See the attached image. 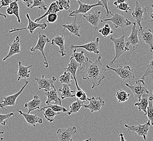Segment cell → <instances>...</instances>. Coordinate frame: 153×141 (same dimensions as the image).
I'll return each instance as SVG.
<instances>
[{
  "label": "cell",
  "mask_w": 153,
  "mask_h": 141,
  "mask_svg": "<svg viewBox=\"0 0 153 141\" xmlns=\"http://www.w3.org/2000/svg\"><path fill=\"white\" fill-rule=\"evenodd\" d=\"M102 56H100L94 62L88 59L84 64L80 66L76 72V75L79 74L82 79L86 80L92 84V89L100 85L103 80L105 78L104 75L107 68L104 69L101 61Z\"/></svg>",
  "instance_id": "cell-1"
},
{
  "label": "cell",
  "mask_w": 153,
  "mask_h": 141,
  "mask_svg": "<svg viewBox=\"0 0 153 141\" xmlns=\"http://www.w3.org/2000/svg\"><path fill=\"white\" fill-rule=\"evenodd\" d=\"M123 35L119 38H115L111 36L110 40L112 41L114 45L115 48V56L114 58L111 62V64H113L114 62L118 59L124 53L129 50V45L126 41V35L122 30Z\"/></svg>",
  "instance_id": "cell-2"
},
{
  "label": "cell",
  "mask_w": 153,
  "mask_h": 141,
  "mask_svg": "<svg viewBox=\"0 0 153 141\" xmlns=\"http://www.w3.org/2000/svg\"><path fill=\"white\" fill-rule=\"evenodd\" d=\"M108 70H113L116 74L120 76L122 80L125 82L130 83L131 80L135 79V74L129 65L117 66V68H111L109 65H106Z\"/></svg>",
  "instance_id": "cell-3"
},
{
  "label": "cell",
  "mask_w": 153,
  "mask_h": 141,
  "mask_svg": "<svg viewBox=\"0 0 153 141\" xmlns=\"http://www.w3.org/2000/svg\"><path fill=\"white\" fill-rule=\"evenodd\" d=\"M149 11V8L148 7H143L138 1H136L135 7L131 13V15L135 20V22L139 26V30L143 29V27L142 26V22L144 20V16L147 15Z\"/></svg>",
  "instance_id": "cell-4"
},
{
  "label": "cell",
  "mask_w": 153,
  "mask_h": 141,
  "mask_svg": "<svg viewBox=\"0 0 153 141\" xmlns=\"http://www.w3.org/2000/svg\"><path fill=\"white\" fill-rule=\"evenodd\" d=\"M39 37L38 40L37 42V44L35 46L32 47L30 50L31 52H36V50H39L42 54L44 58L45 62L44 64L45 65V68H48V63L47 62L46 56H45V48L46 45L47 44H50L51 42L49 38L47 36V35H45L44 34H42L40 33V30H39Z\"/></svg>",
  "instance_id": "cell-5"
},
{
  "label": "cell",
  "mask_w": 153,
  "mask_h": 141,
  "mask_svg": "<svg viewBox=\"0 0 153 141\" xmlns=\"http://www.w3.org/2000/svg\"><path fill=\"white\" fill-rule=\"evenodd\" d=\"M112 18L105 19L101 20V22L110 21L112 23L113 26L115 28H118L121 27L122 30H124V28L127 27L133 24V22L129 20L127 18H125L124 16L118 14V13H115V14H112Z\"/></svg>",
  "instance_id": "cell-6"
},
{
  "label": "cell",
  "mask_w": 153,
  "mask_h": 141,
  "mask_svg": "<svg viewBox=\"0 0 153 141\" xmlns=\"http://www.w3.org/2000/svg\"><path fill=\"white\" fill-rule=\"evenodd\" d=\"M126 85L131 90L135 97L138 100L144 94H149V91L147 88L146 85L143 79H141L136 80L135 84L133 85H131L128 83H126Z\"/></svg>",
  "instance_id": "cell-7"
},
{
  "label": "cell",
  "mask_w": 153,
  "mask_h": 141,
  "mask_svg": "<svg viewBox=\"0 0 153 141\" xmlns=\"http://www.w3.org/2000/svg\"><path fill=\"white\" fill-rule=\"evenodd\" d=\"M79 4V7L78 9H76L75 10L72 11L69 10L70 12V16H74V20H76L77 15L79 14H85L90 12L94 7H96L97 6H100L103 7V4L100 1H98L97 3L94 4H86L82 2V0H76Z\"/></svg>",
  "instance_id": "cell-8"
},
{
  "label": "cell",
  "mask_w": 153,
  "mask_h": 141,
  "mask_svg": "<svg viewBox=\"0 0 153 141\" xmlns=\"http://www.w3.org/2000/svg\"><path fill=\"white\" fill-rule=\"evenodd\" d=\"M26 18L28 19V24L27 27L25 28H11L9 30V33H12L13 32H18L20 30H28L30 31V34H33V33L34 32L35 30L37 28H40L41 30H44L47 28V24L46 23H38L35 22L34 21H32L31 20V19L30 18V15L28 13H27L26 14Z\"/></svg>",
  "instance_id": "cell-9"
},
{
  "label": "cell",
  "mask_w": 153,
  "mask_h": 141,
  "mask_svg": "<svg viewBox=\"0 0 153 141\" xmlns=\"http://www.w3.org/2000/svg\"><path fill=\"white\" fill-rule=\"evenodd\" d=\"M150 125L151 123L150 121H148L146 123L143 124H139L136 126V125L130 126L128 124H125L124 126L127 128L128 130L136 132L139 136L142 137L144 140H146L148 134L150 129Z\"/></svg>",
  "instance_id": "cell-10"
},
{
  "label": "cell",
  "mask_w": 153,
  "mask_h": 141,
  "mask_svg": "<svg viewBox=\"0 0 153 141\" xmlns=\"http://www.w3.org/2000/svg\"><path fill=\"white\" fill-rule=\"evenodd\" d=\"M88 102L87 105H83L82 107L89 109L91 113L100 111L102 107L105 105V102L100 97L88 98Z\"/></svg>",
  "instance_id": "cell-11"
},
{
  "label": "cell",
  "mask_w": 153,
  "mask_h": 141,
  "mask_svg": "<svg viewBox=\"0 0 153 141\" xmlns=\"http://www.w3.org/2000/svg\"><path fill=\"white\" fill-rule=\"evenodd\" d=\"M30 82L26 81L25 84L22 88H21L20 90L18 91L15 94L8 96L3 98V100L0 103V108L2 109H5V108L8 106H14L16 104V101L17 100L18 97L24 91V89L26 87V86L29 84Z\"/></svg>",
  "instance_id": "cell-12"
},
{
  "label": "cell",
  "mask_w": 153,
  "mask_h": 141,
  "mask_svg": "<svg viewBox=\"0 0 153 141\" xmlns=\"http://www.w3.org/2000/svg\"><path fill=\"white\" fill-rule=\"evenodd\" d=\"M101 14L102 12L100 11H93L92 10H91L90 13H88L83 15V18L85 19L88 22L91 24L95 30H97L98 28L99 24L101 22Z\"/></svg>",
  "instance_id": "cell-13"
},
{
  "label": "cell",
  "mask_w": 153,
  "mask_h": 141,
  "mask_svg": "<svg viewBox=\"0 0 153 141\" xmlns=\"http://www.w3.org/2000/svg\"><path fill=\"white\" fill-rule=\"evenodd\" d=\"M35 80L38 84L39 90H44L45 92L49 91L54 85V82H56V76H53L51 78H48L42 75L41 78H36Z\"/></svg>",
  "instance_id": "cell-14"
},
{
  "label": "cell",
  "mask_w": 153,
  "mask_h": 141,
  "mask_svg": "<svg viewBox=\"0 0 153 141\" xmlns=\"http://www.w3.org/2000/svg\"><path fill=\"white\" fill-rule=\"evenodd\" d=\"M100 42V39L98 37H97L96 40L94 41H91L88 42L86 44L82 45H74V44H72L70 46V48H84L87 50L90 53H94L98 54L100 53V50H99V44Z\"/></svg>",
  "instance_id": "cell-15"
},
{
  "label": "cell",
  "mask_w": 153,
  "mask_h": 141,
  "mask_svg": "<svg viewBox=\"0 0 153 141\" xmlns=\"http://www.w3.org/2000/svg\"><path fill=\"white\" fill-rule=\"evenodd\" d=\"M133 26L131 28V32L127 39V42L129 45L133 46V51L136 50L140 44V40L138 38L139 29L137 28V24L133 22Z\"/></svg>",
  "instance_id": "cell-16"
},
{
  "label": "cell",
  "mask_w": 153,
  "mask_h": 141,
  "mask_svg": "<svg viewBox=\"0 0 153 141\" xmlns=\"http://www.w3.org/2000/svg\"><path fill=\"white\" fill-rule=\"evenodd\" d=\"M76 132V128L75 126H71L66 129H59L56 134L59 141H70L72 136L75 135Z\"/></svg>",
  "instance_id": "cell-17"
},
{
  "label": "cell",
  "mask_w": 153,
  "mask_h": 141,
  "mask_svg": "<svg viewBox=\"0 0 153 141\" xmlns=\"http://www.w3.org/2000/svg\"><path fill=\"white\" fill-rule=\"evenodd\" d=\"M10 46L9 52L8 54L3 59V62H5L9 58L12 57L15 54L21 53V50L20 38L16 36V38L12 44H9Z\"/></svg>",
  "instance_id": "cell-18"
},
{
  "label": "cell",
  "mask_w": 153,
  "mask_h": 141,
  "mask_svg": "<svg viewBox=\"0 0 153 141\" xmlns=\"http://www.w3.org/2000/svg\"><path fill=\"white\" fill-rule=\"evenodd\" d=\"M139 34L142 41L147 45L151 52H153V33L150 29L139 30Z\"/></svg>",
  "instance_id": "cell-19"
},
{
  "label": "cell",
  "mask_w": 153,
  "mask_h": 141,
  "mask_svg": "<svg viewBox=\"0 0 153 141\" xmlns=\"http://www.w3.org/2000/svg\"><path fill=\"white\" fill-rule=\"evenodd\" d=\"M18 112L19 113V115L22 116L25 118L27 123L28 124V125L30 126L36 127V124H42L43 123L42 118L39 117L36 115L25 113L22 111L21 110H18Z\"/></svg>",
  "instance_id": "cell-20"
},
{
  "label": "cell",
  "mask_w": 153,
  "mask_h": 141,
  "mask_svg": "<svg viewBox=\"0 0 153 141\" xmlns=\"http://www.w3.org/2000/svg\"><path fill=\"white\" fill-rule=\"evenodd\" d=\"M45 94L47 97V100L45 102L47 105L51 104L52 102H54L56 104L62 105V99L59 98L58 92L54 86H53L50 91L45 92Z\"/></svg>",
  "instance_id": "cell-21"
},
{
  "label": "cell",
  "mask_w": 153,
  "mask_h": 141,
  "mask_svg": "<svg viewBox=\"0 0 153 141\" xmlns=\"http://www.w3.org/2000/svg\"><path fill=\"white\" fill-rule=\"evenodd\" d=\"M65 37L63 35H56L52 40L50 44L57 45L59 47V52L62 56H66V51L65 47Z\"/></svg>",
  "instance_id": "cell-22"
},
{
  "label": "cell",
  "mask_w": 153,
  "mask_h": 141,
  "mask_svg": "<svg viewBox=\"0 0 153 141\" xmlns=\"http://www.w3.org/2000/svg\"><path fill=\"white\" fill-rule=\"evenodd\" d=\"M42 103V100L39 98L38 94H34L32 100L28 102V103H25L24 108L28 110V112L30 114L32 111L36 110H39L40 109V105Z\"/></svg>",
  "instance_id": "cell-23"
},
{
  "label": "cell",
  "mask_w": 153,
  "mask_h": 141,
  "mask_svg": "<svg viewBox=\"0 0 153 141\" xmlns=\"http://www.w3.org/2000/svg\"><path fill=\"white\" fill-rule=\"evenodd\" d=\"M19 69L18 71V81L21 79H26L30 76V68H32V65L25 66L22 64L21 62H19Z\"/></svg>",
  "instance_id": "cell-24"
},
{
  "label": "cell",
  "mask_w": 153,
  "mask_h": 141,
  "mask_svg": "<svg viewBox=\"0 0 153 141\" xmlns=\"http://www.w3.org/2000/svg\"><path fill=\"white\" fill-rule=\"evenodd\" d=\"M20 0H15L14 1H13L8 7L7 9V13L9 15H15L18 19V22L21 23L20 17L19 14V6L18 4V2Z\"/></svg>",
  "instance_id": "cell-25"
},
{
  "label": "cell",
  "mask_w": 153,
  "mask_h": 141,
  "mask_svg": "<svg viewBox=\"0 0 153 141\" xmlns=\"http://www.w3.org/2000/svg\"><path fill=\"white\" fill-rule=\"evenodd\" d=\"M62 27L64 28V30L65 29H67L70 33V35L72 34L78 37H80L79 30L80 28L82 27V26L76 24V20L74 21V22L71 24H63Z\"/></svg>",
  "instance_id": "cell-26"
},
{
  "label": "cell",
  "mask_w": 153,
  "mask_h": 141,
  "mask_svg": "<svg viewBox=\"0 0 153 141\" xmlns=\"http://www.w3.org/2000/svg\"><path fill=\"white\" fill-rule=\"evenodd\" d=\"M80 66L81 65L76 62L74 56L71 55L69 64H68V66L66 68H64V70L65 71L70 72L73 76L76 77V72L78 68L80 67Z\"/></svg>",
  "instance_id": "cell-27"
},
{
  "label": "cell",
  "mask_w": 153,
  "mask_h": 141,
  "mask_svg": "<svg viewBox=\"0 0 153 141\" xmlns=\"http://www.w3.org/2000/svg\"><path fill=\"white\" fill-rule=\"evenodd\" d=\"M148 94H146L142 96V97L138 100V102L134 104V105L137 106L139 111L144 112V115H147V109L149 104Z\"/></svg>",
  "instance_id": "cell-28"
},
{
  "label": "cell",
  "mask_w": 153,
  "mask_h": 141,
  "mask_svg": "<svg viewBox=\"0 0 153 141\" xmlns=\"http://www.w3.org/2000/svg\"><path fill=\"white\" fill-rule=\"evenodd\" d=\"M59 91L61 92L60 97L62 100L67 98H74L75 97L76 91L71 90L70 86L67 84H62V88H59Z\"/></svg>",
  "instance_id": "cell-29"
},
{
  "label": "cell",
  "mask_w": 153,
  "mask_h": 141,
  "mask_svg": "<svg viewBox=\"0 0 153 141\" xmlns=\"http://www.w3.org/2000/svg\"><path fill=\"white\" fill-rule=\"evenodd\" d=\"M60 12V10L59 9V7L57 5L56 1H54L53 2L51 3L48 8L47 9V12H46L44 14L42 15L41 16H38V18L36 19L34 21L38 22H39L42 19L46 18L49 14H51V13H58V12Z\"/></svg>",
  "instance_id": "cell-30"
},
{
  "label": "cell",
  "mask_w": 153,
  "mask_h": 141,
  "mask_svg": "<svg viewBox=\"0 0 153 141\" xmlns=\"http://www.w3.org/2000/svg\"><path fill=\"white\" fill-rule=\"evenodd\" d=\"M74 78L76 88V90L75 92V97H76V99H78L82 101H84L85 102H88V97L87 96L85 92V91L80 88L79 86L78 85L76 77L74 76Z\"/></svg>",
  "instance_id": "cell-31"
},
{
  "label": "cell",
  "mask_w": 153,
  "mask_h": 141,
  "mask_svg": "<svg viewBox=\"0 0 153 141\" xmlns=\"http://www.w3.org/2000/svg\"><path fill=\"white\" fill-rule=\"evenodd\" d=\"M72 56H74L76 62H78L81 66L84 64L88 59V58L84 55V52L83 51L78 52L76 51V48H74Z\"/></svg>",
  "instance_id": "cell-32"
},
{
  "label": "cell",
  "mask_w": 153,
  "mask_h": 141,
  "mask_svg": "<svg viewBox=\"0 0 153 141\" xmlns=\"http://www.w3.org/2000/svg\"><path fill=\"white\" fill-rule=\"evenodd\" d=\"M84 103H85V102L82 101L78 99H76V102L71 103V105L70 106V111L68 112V113H67L68 115H71L73 114L78 113Z\"/></svg>",
  "instance_id": "cell-33"
},
{
  "label": "cell",
  "mask_w": 153,
  "mask_h": 141,
  "mask_svg": "<svg viewBox=\"0 0 153 141\" xmlns=\"http://www.w3.org/2000/svg\"><path fill=\"white\" fill-rule=\"evenodd\" d=\"M59 82L62 84H65L70 86L71 83L74 79V76L70 72L65 70L64 73L59 76Z\"/></svg>",
  "instance_id": "cell-34"
},
{
  "label": "cell",
  "mask_w": 153,
  "mask_h": 141,
  "mask_svg": "<svg viewBox=\"0 0 153 141\" xmlns=\"http://www.w3.org/2000/svg\"><path fill=\"white\" fill-rule=\"evenodd\" d=\"M48 108L52 109L53 110H54L55 112H68V110L65 107L62 106V105H58V104H48L47 106H45L44 108H40L39 110H38V111L39 112L44 111L45 109Z\"/></svg>",
  "instance_id": "cell-35"
},
{
  "label": "cell",
  "mask_w": 153,
  "mask_h": 141,
  "mask_svg": "<svg viewBox=\"0 0 153 141\" xmlns=\"http://www.w3.org/2000/svg\"><path fill=\"white\" fill-rule=\"evenodd\" d=\"M44 111V115L45 119L51 123L53 122V121H54V117L56 116L60 115V112H56L50 108L45 109Z\"/></svg>",
  "instance_id": "cell-36"
},
{
  "label": "cell",
  "mask_w": 153,
  "mask_h": 141,
  "mask_svg": "<svg viewBox=\"0 0 153 141\" xmlns=\"http://www.w3.org/2000/svg\"><path fill=\"white\" fill-rule=\"evenodd\" d=\"M130 94L124 90H120L116 92V97L119 103H124L129 99Z\"/></svg>",
  "instance_id": "cell-37"
},
{
  "label": "cell",
  "mask_w": 153,
  "mask_h": 141,
  "mask_svg": "<svg viewBox=\"0 0 153 141\" xmlns=\"http://www.w3.org/2000/svg\"><path fill=\"white\" fill-rule=\"evenodd\" d=\"M149 104L147 109V115L148 118V121H150V123L153 126V97L150 96L148 98Z\"/></svg>",
  "instance_id": "cell-38"
},
{
  "label": "cell",
  "mask_w": 153,
  "mask_h": 141,
  "mask_svg": "<svg viewBox=\"0 0 153 141\" xmlns=\"http://www.w3.org/2000/svg\"><path fill=\"white\" fill-rule=\"evenodd\" d=\"M147 76H151L152 78H153V54L151 57L150 62L147 67L146 70L142 76V79L144 80Z\"/></svg>",
  "instance_id": "cell-39"
},
{
  "label": "cell",
  "mask_w": 153,
  "mask_h": 141,
  "mask_svg": "<svg viewBox=\"0 0 153 141\" xmlns=\"http://www.w3.org/2000/svg\"><path fill=\"white\" fill-rule=\"evenodd\" d=\"M98 32L100 33L103 37L106 38L110 35H111L114 33V31L112 30L109 24H106L104 27L98 30Z\"/></svg>",
  "instance_id": "cell-40"
},
{
  "label": "cell",
  "mask_w": 153,
  "mask_h": 141,
  "mask_svg": "<svg viewBox=\"0 0 153 141\" xmlns=\"http://www.w3.org/2000/svg\"><path fill=\"white\" fill-rule=\"evenodd\" d=\"M56 2L60 11L62 10H68L71 8L70 0H57Z\"/></svg>",
  "instance_id": "cell-41"
},
{
  "label": "cell",
  "mask_w": 153,
  "mask_h": 141,
  "mask_svg": "<svg viewBox=\"0 0 153 141\" xmlns=\"http://www.w3.org/2000/svg\"><path fill=\"white\" fill-rule=\"evenodd\" d=\"M35 7H38L39 9L43 10H47V5L44 0H33V5L30 8L33 9Z\"/></svg>",
  "instance_id": "cell-42"
},
{
  "label": "cell",
  "mask_w": 153,
  "mask_h": 141,
  "mask_svg": "<svg viewBox=\"0 0 153 141\" xmlns=\"http://www.w3.org/2000/svg\"><path fill=\"white\" fill-rule=\"evenodd\" d=\"M13 116H15V115L13 112L7 113L4 114H0V124L3 126H5L6 124L8 123V120L9 118Z\"/></svg>",
  "instance_id": "cell-43"
},
{
  "label": "cell",
  "mask_w": 153,
  "mask_h": 141,
  "mask_svg": "<svg viewBox=\"0 0 153 141\" xmlns=\"http://www.w3.org/2000/svg\"><path fill=\"white\" fill-rule=\"evenodd\" d=\"M116 8H117L118 10H121V11H123V12H124L126 13H128V12L131 10V8L130 7L129 5H128V4L127 2L118 4L116 6Z\"/></svg>",
  "instance_id": "cell-44"
},
{
  "label": "cell",
  "mask_w": 153,
  "mask_h": 141,
  "mask_svg": "<svg viewBox=\"0 0 153 141\" xmlns=\"http://www.w3.org/2000/svg\"><path fill=\"white\" fill-rule=\"evenodd\" d=\"M47 23H54L58 19L57 13H51L47 16Z\"/></svg>",
  "instance_id": "cell-45"
},
{
  "label": "cell",
  "mask_w": 153,
  "mask_h": 141,
  "mask_svg": "<svg viewBox=\"0 0 153 141\" xmlns=\"http://www.w3.org/2000/svg\"><path fill=\"white\" fill-rule=\"evenodd\" d=\"M99 1H100L103 4L104 8L106 10V16H109V15L112 14V12L109 10V8H108V3L109 1V0H100Z\"/></svg>",
  "instance_id": "cell-46"
},
{
  "label": "cell",
  "mask_w": 153,
  "mask_h": 141,
  "mask_svg": "<svg viewBox=\"0 0 153 141\" xmlns=\"http://www.w3.org/2000/svg\"><path fill=\"white\" fill-rule=\"evenodd\" d=\"M12 2V0H0V9L4 7H8Z\"/></svg>",
  "instance_id": "cell-47"
},
{
  "label": "cell",
  "mask_w": 153,
  "mask_h": 141,
  "mask_svg": "<svg viewBox=\"0 0 153 141\" xmlns=\"http://www.w3.org/2000/svg\"><path fill=\"white\" fill-rule=\"evenodd\" d=\"M21 1L28 8H30L33 5V0H21Z\"/></svg>",
  "instance_id": "cell-48"
},
{
  "label": "cell",
  "mask_w": 153,
  "mask_h": 141,
  "mask_svg": "<svg viewBox=\"0 0 153 141\" xmlns=\"http://www.w3.org/2000/svg\"><path fill=\"white\" fill-rule=\"evenodd\" d=\"M128 1V0H116V1H115L114 2V4L115 6H117L118 4H120V3H125V2H127Z\"/></svg>",
  "instance_id": "cell-49"
},
{
  "label": "cell",
  "mask_w": 153,
  "mask_h": 141,
  "mask_svg": "<svg viewBox=\"0 0 153 141\" xmlns=\"http://www.w3.org/2000/svg\"><path fill=\"white\" fill-rule=\"evenodd\" d=\"M119 136L120 137V141H126L125 137H124V135L122 132L119 133Z\"/></svg>",
  "instance_id": "cell-50"
},
{
  "label": "cell",
  "mask_w": 153,
  "mask_h": 141,
  "mask_svg": "<svg viewBox=\"0 0 153 141\" xmlns=\"http://www.w3.org/2000/svg\"><path fill=\"white\" fill-rule=\"evenodd\" d=\"M151 7H152V9H153V12L150 14V18H152V20L150 21V22H153V4H151Z\"/></svg>",
  "instance_id": "cell-51"
},
{
  "label": "cell",
  "mask_w": 153,
  "mask_h": 141,
  "mask_svg": "<svg viewBox=\"0 0 153 141\" xmlns=\"http://www.w3.org/2000/svg\"><path fill=\"white\" fill-rule=\"evenodd\" d=\"M0 16H3V18H5V19L7 18V16H6L5 14H4L1 13H0Z\"/></svg>",
  "instance_id": "cell-52"
},
{
  "label": "cell",
  "mask_w": 153,
  "mask_h": 141,
  "mask_svg": "<svg viewBox=\"0 0 153 141\" xmlns=\"http://www.w3.org/2000/svg\"><path fill=\"white\" fill-rule=\"evenodd\" d=\"M92 139L91 138H88V139H87V140H84V141H91ZM70 141H74L72 139H71Z\"/></svg>",
  "instance_id": "cell-53"
},
{
  "label": "cell",
  "mask_w": 153,
  "mask_h": 141,
  "mask_svg": "<svg viewBox=\"0 0 153 141\" xmlns=\"http://www.w3.org/2000/svg\"><path fill=\"white\" fill-rule=\"evenodd\" d=\"M4 134V131H3V130L0 131V135H3Z\"/></svg>",
  "instance_id": "cell-54"
},
{
  "label": "cell",
  "mask_w": 153,
  "mask_h": 141,
  "mask_svg": "<svg viewBox=\"0 0 153 141\" xmlns=\"http://www.w3.org/2000/svg\"><path fill=\"white\" fill-rule=\"evenodd\" d=\"M4 141V138H3V137H1V138H0V141Z\"/></svg>",
  "instance_id": "cell-55"
},
{
  "label": "cell",
  "mask_w": 153,
  "mask_h": 141,
  "mask_svg": "<svg viewBox=\"0 0 153 141\" xmlns=\"http://www.w3.org/2000/svg\"></svg>",
  "instance_id": "cell-56"
}]
</instances>
